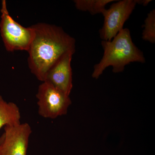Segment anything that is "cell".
Listing matches in <instances>:
<instances>
[{"mask_svg": "<svg viewBox=\"0 0 155 155\" xmlns=\"http://www.w3.org/2000/svg\"><path fill=\"white\" fill-rule=\"evenodd\" d=\"M4 137H5V134L3 133L2 134V136L0 137V144L2 143V142L3 141V140H4Z\"/></svg>", "mask_w": 155, "mask_h": 155, "instance_id": "obj_12", "label": "cell"}, {"mask_svg": "<svg viewBox=\"0 0 155 155\" xmlns=\"http://www.w3.org/2000/svg\"><path fill=\"white\" fill-rule=\"evenodd\" d=\"M136 5V0H122L114 3L103 11L104 24L99 30L102 41H110L123 29Z\"/></svg>", "mask_w": 155, "mask_h": 155, "instance_id": "obj_5", "label": "cell"}, {"mask_svg": "<svg viewBox=\"0 0 155 155\" xmlns=\"http://www.w3.org/2000/svg\"><path fill=\"white\" fill-rule=\"evenodd\" d=\"M5 137L0 144V155H27L32 133L27 123L4 127Z\"/></svg>", "mask_w": 155, "mask_h": 155, "instance_id": "obj_6", "label": "cell"}, {"mask_svg": "<svg viewBox=\"0 0 155 155\" xmlns=\"http://www.w3.org/2000/svg\"><path fill=\"white\" fill-rule=\"evenodd\" d=\"M31 26L34 34L27 51L28 67L43 82L50 68L64 54L75 51V40L57 25L39 22Z\"/></svg>", "mask_w": 155, "mask_h": 155, "instance_id": "obj_1", "label": "cell"}, {"mask_svg": "<svg viewBox=\"0 0 155 155\" xmlns=\"http://www.w3.org/2000/svg\"><path fill=\"white\" fill-rule=\"evenodd\" d=\"M103 58L94 67L92 77L98 79L107 67L113 72H123L126 65L134 62L143 64L146 60L142 51L134 43L129 29L123 28L110 41H102Z\"/></svg>", "mask_w": 155, "mask_h": 155, "instance_id": "obj_2", "label": "cell"}, {"mask_svg": "<svg viewBox=\"0 0 155 155\" xmlns=\"http://www.w3.org/2000/svg\"><path fill=\"white\" fill-rule=\"evenodd\" d=\"M75 51L64 54L50 68L45 80L68 96L73 86L71 62Z\"/></svg>", "mask_w": 155, "mask_h": 155, "instance_id": "obj_7", "label": "cell"}, {"mask_svg": "<svg viewBox=\"0 0 155 155\" xmlns=\"http://www.w3.org/2000/svg\"><path fill=\"white\" fill-rule=\"evenodd\" d=\"M142 38L143 40L152 44L155 43V10L150 11L143 25Z\"/></svg>", "mask_w": 155, "mask_h": 155, "instance_id": "obj_10", "label": "cell"}, {"mask_svg": "<svg viewBox=\"0 0 155 155\" xmlns=\"http://www.w3.org/2000/svg\"><path fill=\"white\" fill-rule=\"evenodd\" d=\"M136 2L137 4L141 5L143 6H146L151 2H152V1L151 0H136Z\"/></svg>", "mask_w": 155, "mask_h": 155, "instance_id": "obj_11", "label": "cell"}, {"mask_svg": "<svg viewBox=\"0 0 155 155\" xmlns=\"http://www.w3.org/2000/svg\"><path fill=\"white\" fill-rule=\"evenodd\" d=\"M38 114L47 119H55L66 115L72 101L67 95L47 81L38 87L36 95Z\"/></svg>", "mask_w": 155, "mask_h": 155, "instance_id": "obj_4", "label": "cell"}, {"mask_svg": "<svg viewBox=\"0 0 155 155\" xmlns=\"http://www.w3.org/2000/svg\"><path fill=\"white\" fill-rule=\"evenodd\" d=\"M0 32L5 48L10 52L28 51L33 39L31 26L25 27L16 22L9 14L5 0H3L1 9Z\"/></svg>", "mask_w": 155, "mask_h": 155, "instance_id": "obj_3", "label": "cell"}, {"mask_svg": "<svg viewBox=\"0 0 155 155\" xmlns=\"http://www.w3.org/2000/svg\"><path fill=\"white\" fill-rule=\"evenodd\" d=\"M114 2L115 0H75L74 3L77 10L94 15L102 14L106 6Z\"/></svg>", "mask_w": 155, "mask_h": 155, "instance_id": "obj_9", "label": "cell"}, {"mask_svg": "<svg viewBox=\"0 0 155 155\" xmlns=\"http://www.w3.org/2000/svg\"><path fill=\"white\" fill-rule=\"evenodd\" d=\"M21 114L18 106L8 102L0 95V129L7 125L13 126L21 123Z\"/></svg>", "mask_w": 155, "mask_h": 155, "instance_id": "obj_8", "label": "cell"}]
</instances>
